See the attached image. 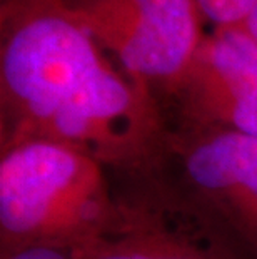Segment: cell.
<instances>
[{
	"label": "cell",
	"mask_w": 257,
	"mask_h": 259,
	"mask_svg": "<svg viewBox=\"0 0 257 259\" xmlns=\"http://www.w3.org/2000/svg\"><path fill=\"white\" fill-rule=\"evenodd\" d=\"M182 124L226 127L257 137V42L244 25L204 35L171 94Z\"/></svg>",
	"instance_id": "cell-6"
},
{
	"label": "cell",
	"mask_w": 257,
	"mask_h": 259,
	"mask_svg": "<svg viewBox=\"0 0 257 259\" xmlns=\"http://www.w3.org/2000/svg\"><path fill=\"white\" fill-rule=\"evenodd\" d=\"M106 166L69 144L27 139L0 147V249L80 246L117 214Z\"/></svg>",
	"instance_id": "cell-2"
},
{
	"label": "cell",
	"mask_w": 257,
	"mask_h": 259,
	"mask_svg": "<svg viewBox=\"0 0 257 259\" xmlns=\"http://www.w3.org/2000/svg\"><path fill=\"white\" fill-rule=\"evenodd\" d=\"M64 5L124 74L152 92L171 96L176 91L204 38V15L195 0H74Z\"/></svg>",
	"instance_id": "cell-3"
},
{
	"label": "cell",
	"mask_w": 257,
	"mask_h": 259,
	"mask_svg": "<svg viewBox=\"0 0 257 259\" xmlns=\"http://www.w3.org/2000/svg\"><path fill=\"white\" fill-rule=\"evenodd\" d=\"M60 2H64V4H67V2H74V0H60Z\"/></svg>",
	"instance_id": "cell-10"
},
{
	"label": "cell",
	"mask_w": 257,
	"mask_h": 259,
	"mask_svg": "<svg viewBox=\"0 0 257 259\" xmlns=\"http://www.w3.org/2000/svg\"><path fill=\"white\" fill-rule=\"evenodd\" d=\"M0 259H77V246L42 242L0 249Z\"/></svg>",
	"instance_id": "cell-8"
},
{
	"label": "cell",
	"mask_w": 257,
	"mask_h": 259,
	"mask_svg": "<svg viewBox=\"0 0 257 259\" xmlns=\"http://www.w3.org/2000/svg\"><path fill=\"white\" fill-rule=\"evenodd\" d=\"M204 17L216 27L244 25L257 0H195Z\"/></svg>",
	"instance_id": "cell-7"
},
{
	"label": "cell",
	"mask_w": 257,
	"mask_h": 259,
	"mask_svg": "<svg viewBox=\"0 0 257 259\" xmlns=\"http://www.w3.org/2000/svg\"><path fill=\"white\" fill-rule=\"evenodd\" d=\"M120 201L106 229L77 246V259H250L231 234L167 183Z\"/></svg>",
	"instance_id": "cell-5"
},
{
	"label": "cell",
	"mask_w": 257,
	"mask_h": 259,
	"mask_svg": "<svg viewBox=\"0 0 257 259\" xmlns=\"http://www.w3.org/2000/svg\"><path fill=\"white\" fill-rule=\"evenodd\" d=\"M244 27H245V30H247L249 34L255 38V42H257V2H255V5H254V9L250 10L249 17L245 19Z\"/></svg>",
	"instance_id": "cell-9"
},
{
	"label": "cell",
	"mask_w": 257,
	"mask_h": 259,
	"mask_svg": "<svg viewBox=\"0 0 257 259\" xmlns=\"http://www.w3.org/2000/svg\"><path fill=\"white\" fill-rule=\"evenodd\" d=\"M167 132L156 94L117 72L60 0H2L0 147L57 141L150 176Z\"/></svg>",
	"instance_id": "cell-1"
},
{
	"label": "cell",
	"mask_w": 257,
	"mask_h": 259,
	"mask_svg": "<svg viewBox=\"0 0 257 259\" xmlns=\"http://www.w3.org/2000/svg\"><path fill=\"white\" fill-rule=\"evenodd\" d=\"M162 164L176 170L177 181L169 184L257 259V137L182 124L167 132Z\"/></svg>",
	"instance_id": "cell-4"
}]
</instances>
